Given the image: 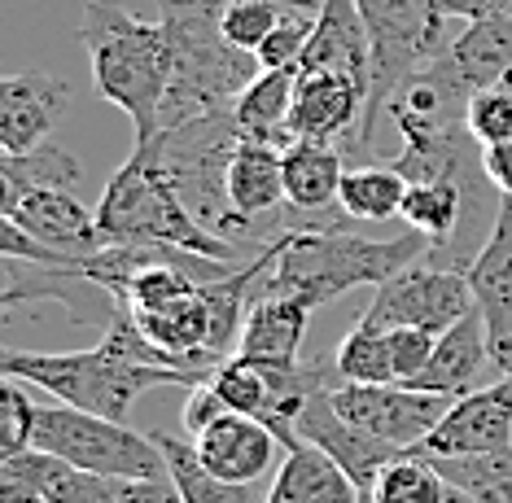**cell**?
Segmentation results:
<instances>
[{
    "label": "cell",
    "instance_id": "obj_6",
    "mask_svg": "<svg viewBox=\"0 0 512 503\" xmlns=\"http://www.w3.org/2000/svg\"><path fill=\"white\" fill-rule=\"evenodd\" d=\"M241 140H246V132H241L237 114H206V119L180 123L171 132H158L154 140H136V145H154L162 171L176 184L184 206L211 232L228 237V232H237L228 202V171Z\"/></svg>",
    "mask_w": 512,
    "mask_h": 503
},
{
    "label": "cell",
    "instance_id": "obj_21",
    "mask_svg": "<svg viewBox=\"0 0 512 503\" xmlns=\"http://www.w3.org/2000/svg\"><path fill=\"white\" fill-rule=\"evenodd\" d=\"M307 320H311L307 302L285 298V294H263L250 307V320H246V329H241L237 355L254 359V364L294 368V364H302L298 350H302V337H307Z\"/></svg>",
    "mask_w": 512,
    "mask_h": 503
},
{
    "label": "cell",
    "instance_id": "obj_33",
    "mask_svg": "<svg viewBox=\"0 0 512 503\" xmlns=\"http://www.w3.org/2000/svg\"><path fill=\"white\" fill-rule=\"evenodd\" d=\"M211 390L219 394V403H224L228 412L254 416V420H263L267 403H272V377H267L259 364L241 359V355H232V359H224V364L215 368Z\"/></svg>",
    "mask_w": 512,
    "mask_h": 503
},
{
    "label": "cell",
    "instance_id": "obj_35",
    "mask_svg": "<svg viewBox=\"0 0 512 503\" xmlns=\"http://www.w3.org/2000/svg\"><path fill=\"white\" fill-rule=\"evenodd\" d=\"M464 132L477 149L491 145H508L512 140V84H495L482 88L469 97V110H464Z\"/></svg>",
    "mask_w": 512,
    "mask_h": 503
},
{
    "label": "cell",
    "instance_id": "obj_8",
    "mask_svg": "<svg viewBox=\"0 0 512 503\" xmlns=\"http://www.w3.org/2000/svg\"><path fill=\"white\" fill-rule=\"evenodd\" d=\"M31 451H44L71 469L97 473V477H123V482H158L167 473L158 442L149 434L119 425L106 416H88L79 407L49 403L36 412V438Z\"/></svg>",
    "mask_w": 512,
    "mask_h": 503
},
{
    "label": "cell",
    "instance_id": "obj_7",
    "mask_svg": "<svg viewBox=\"0 0 512 503\" xmlns=\"http://www.w3.org/2000/svg\"><path fill=\"white\" fill-rule=\"evenodd\" d=\"M359 14L372 44V70H368V110L359 127V145H368L377 123L386 119V105L394 101L407 79L434 57H442V35L447 18L438 14L434 0H359Z\"/></svg>",
    "mask_w": 512,
    "mask_h": 503
},
{
    "label": "cell",
    "instance_id": "obj_5",
    "mask_svg": "<svg viewBox=\"0 0 512 503\" xmlns=\"http://www.w3.org/2000/svg\"><path fill=\"white\" fill-rule=\"evenodd\" d=\"M97 224L106 245H171V250L211 263H237V245L211 232L184 206L154 145H132L127 162L110 175L97 206Z\"/></svg>",
    "mask_w": 512,
    "mask_h": 503
},
{
    "label": "cell",
    "instance_id": "obj_4",
    "mask_svg": "<svg viewBox=\"0 0 512 503\" xmlns=\"http://www.w3.org/2000/svg\"><path fill=\"white\" fill-rule=\"evenodd\" d=\"M0 377H14L22 385H36L53 403L79 407L88 416H106L127 425L132 407L141 394L158 390V385H206L193 372L180 368H154L136 364V359L119 355L114 346L97 342L88 350H14L0 355Z\"/></svg>",
    "mask_w": 512,
    "mask_h": 503
},
{
    "label": "cell",
    "instance_id": "obj_41",
    "mask_svg": "<svg viewBox=\"0 0 512 503\" xmlns=\"http://www.w3.org/2000/svg\"><path fill=\"white\" fill-rule=\"evenodd\" d=\"M442 503H477V499H469V495H464V490H456V486H447V499H442Z\"/></svg>",
    "mask_w": 512,
    "mask_h": 503
},
{
    "label": "cell",
    "instance_id": "obj_11",
    "mask_svg": "<svg viewBox=\"0 0 512 503\" xmlns=\"http://www.w3.org/2000/svg\"><path fill=\"white\" fill-rule=\"evenodd\" d=\"M469 285L499 377H512V197H499L495 224L469 263Z\"/></svg>",
    "mask_w": 512,
    "mask_h": 503
},
{
    "label": "cell",
    "instance_id": "obj_28",
    "mask_svg": "<svg viewBox=\"0 0 512 503\" xmlns=\"http://www.w3.org/2000/svg\"><path fill=\"white\" fill-rule=\"evenodd\" d=\"M412 184L403 180L399 167H351L342 180L337 210L355 224H386L403 215V197Z\"/></svg>",
    "mask_w": 512,
    "mask_h": 503
},
{
    "label": "cell",
    "instance_id": "obj_36",
    "mask_svg": "<svg viewBox=\"0 0 512 503\" xmlns=\"http://www.w3.org/2000/svg\"><path fill=\"white\" fill-rule=\"evenodd\" d=\"M316 18H320V5L289 9L285 22L267 35L263 49H259L263 70H298L302 53H307V44H311V35H316Z\"/></svg>",
    "mask_w": 512,
    "mask_h": 503
},
{
    "label": "cell",
    "instance_id": "obj_32",
    "mask_svg": "<svg viewBox=\"0 0 512 503\" xmlns=\"http://www.w3.org/2000/svg\"><path fill=\"white\" fill-rule=\"evenodd\" d=\"M368 495H372V503H442L447 499V477H442L425 455L407 451L377 473Z\"/></svg>",
    "mask_w": 512,
    "mask_h": 503
},
{
    "label": "cell",
    "instance_id": "obj_31",
    "mask_svg": "<svg viewBox=\"0 0 512 503\" xmlns=\"http://www.w3.org/2000/svg\"><path fill=\"white\" fill-rule=\"evenodd\" d=\"M429 464L447 477V486L464 490L477 503H512V447L491 455H464V460H429Z\"/></svg>",
    "mask_w": 512,
    "mask_h": 503
},
{
    "label": "cell",
    "instance_id": "obj_23",
    "mask_svg": "<svg viewBox=\"0 0 512 503\" xmlns=\"http://www.w3.org/2000/svg\"><path fill=\"white\" fill-rule=\"evenodd\" d=\"M281 171H285V202L307 210V215H324L337 206L342 197V149L329 140H289L281 154Z\"/></svg>",
    "mask_w": 512,
    "mask_h": 503
},
{
    "label": "cell",
    "instance_id": "obj_1",
    "mask_svg": "<svg viewBox=\"0 0 512 503\" xmlns=\"http://www.w3.org/2000/svg\"><path fill=\"white\" fill-rule=\"evenodd\" d=\"M425 245L429 237H421V232H399V237L377 241L355 232L342 210L320 215L316 224L281 232V259L267 272L263 294L298 298L316 311L324 302L351 294V289L386 285L403 267L425 259Z\"/></svg>",
    "mask_w": 512,
    "mask_h": 503
},
{
    "label": "cell",
    "instance_id": "obj_18",
    "mask_svg": "<svg viewBox=\"0 0 512 503\" xmlns=\"http://www.w3.org/2000/svg\"><path fill=\"white\" fill-rule=\"evenodd\" d=\"M491 372H495L491 342H486V324H482V315H477V307H473L456 324V329H447V333L438 337L429 368L412 385H407V390L442 394V399H464V394L491 385V381H486Z\"/></svg>",
    "mask_w": 512,
    "mask_h": 503
},
{
    "label": "cell",
    "instance_id": "obj_29",
    "mask_svg": "<svg viewBox=\"0 0 512 503\" xmlns=\"http://www.w3.org/2000/svg\"><path fill=\"white\" fill-rule=\"evenodd\" d=\"M333 368H337V377L351 385H394L390 329H381L377 320L359 315L333 350Z\"/></svg>",
    "mask_w": 512,
    "mask_h": 503
},
{
    "label": "cell",
    "instance_id": "obj_15",
    "mask_svg": "<svg viewBox=\"0 0 512 503\" xmlns=\"http://www.w3.org/2000/svg\"><path fill=\"white\" fill-rule=\"evenodd\" d=\"M333 385H342V377H329L307 399V407H302V416H298V438L311 442V447H320L329 460L342 464L359 490H372L377 473L386 469L390 460H399L403 451L386 447V442H372V438L359 434L355 425H346L342 412L333 407Z\"/></svg>",
    "mask_w": 512,
    "mask_h": 503
},
{
    "label": "cell",
    "instance_id": "obj_20",
    "mask_svg": "<svg viewBox=\"0 0 512 503\" xmlns=\"http://www.w3.org/2000/svg\"><path fill=\"white\" fill-rule=\"evenodd\" d=\"M364 495L368 490H359L342 464L311 442H298L272 473L263 503H364Z\"/></svg>",
    "mask_w": 512,
    "mask_h": 503
},
{
    "label": "cell",
    "instance_id": "obj_26",
    "mask_svg": "<svg viewBox=\"0 0 512 503\" xmlns=\"http://www.w3.org/2000/svg\"><path fill=\"white\" fill-rule=\"evenodd\" d=\"M149 438L158 442L162 460H167V473L184 503H263L267 499V490H259V486H232L224 477L206 473V464L197 460V447L189 438H176V434H167V429H149Z\"/></svg>",
    "mask_w": 512,
    "mask_h": 503
},
{
    "label": "cell",
    "instance_id": "obj_27",
    "mask_svg": "<svg viewBox=\"0 0 512 503\" xmlns=\"http://www.w3.org/2000/svg\"><path fill=\"white\" fill-rule=\"evenodd\" d=\"M294 92H298V70H263L237 101V123L254 140H272L289 145V114H294Z\"/></svg>",
    "mask_w": 512,
    "mask_h": 503
},
{
    "label": "cell",
    "instance_id": "obj_25",
    "mask_svg": "<svg viewBox=\"0 0 512 503\" xmlns=\"http://www.w3.org/2000/svg\"><path fill=\"white\" fill-rule=\"evenodd\" d=\"M84 184V162L62 145H40L31 154H0V206L18 202L22 193L53 189V193H75Z\"/></svg>",
    "mask_w": 512,
    "mask_h": 503
},
{
    "label": "cell",
    "instance_id": "obj_38",
    "mask_svg": "<svg viewBox=\"0 0 512 503\" xmlns=\"http://www.w3.org/2000/svg\"><path fill=\"white\" fill-rule=\"evenodd\" d=\"M438 337L421 329H390V364H394V385H412L434 359Z\"/></svg>",
    "mask_w": 512,
    "mask_h": 503
},
{
    "label": "cell",
    "instance_id": "obj_14",
    "mask_svg": "<svg viewBox=\"0 0 512 503\" xmlns=\"http://www.w3.org/2000/svg\"><path fill=\"white\" fill-rule=\"evenodd\" d=\"M364 110H368V88L359 79L329 75V70L298 75L289 140H329V145H337V140L355 136V145H359Z\"/></svg>",
    "mask_w": 512,
    "mask_h": 503
},
{
    "label": "cell",
    "instance_id": "obj_13",
    "mask_svg": "<svg viewBox=\"0 0 512 503\" xmlns=\"http://www.w3.org/2000/svg\"><path fill=\"white\" fill-rule=\"evenodd\" d=\"M71 114V84L49 70H18L0 79V149L31 154L49 145Z\"/></svg>",
    "mask_w": 512,
    "mask_h": 503
},
{
    "label": "cell",
    "instance_id": "obj_42",
    "mask_svg": "<svg viewBox=\"0 0 512 503\" xmlns=\"http://www.w3.org/2000/svg\"><path fill=\"white\" fill-rule=\"evenodd\" d=\"M364 503H372V495H364Z\"/></svg>",
    "mask_w": 512,
    "mask_h": 503
},
{
    "label": "cell",
    "instance_id": "obj_19",
    "mask_svg": "<svg viewBox=\"0 0 512 503\" xmlns=\"http://www.w3.org/2000/svg\"><path fill=\"white\" fill-rule=\"evenodd\" d=\"M311 70H329V75H351L368 88V70H372V44L368 27L359 14V0H320V18L316 35H311L307 53L298 62V75Z\"/></svg>",
    "mask_w": 512,
    "mask_h": 503
},
{
    "label": "cell",
    "instance_id": "obj_22",
    "mask_svg": "<svg viewBox=\"0 0 512 503\" xmlns=\"http://www.w3.org/2000/svg\"><path fill=\"white\" fill-rule=\"evenodd\" d=\"M281 154H285V145H272V140H254V136L241 140L232 171H228V202H232L237 228H250L259 215L285 202Z\"/></svg>",
    "mask_w": 512,
    "mask_h": 503
},
{
    "label": "cell",
    "instance_id": "obj_40",
    "mask_svg": "<svg viewBox=\"0 0 512 503\" xmlns=\"http://www.w3.org/2000/svg\"><path fill=\"white\" fill-rule=\"evenodd\" d=\"M477 167H482L486 184H495V189H499V197H512V140H508V145L482 149Z\"/></svg>",
    "mask_w": 512,
    "mask_h": 503
},
{
    "label": "cell",
    "instance_id": "obj_24",
    "mask_svg": "<svg viewBox=\"0 0 512 503\" xmlns=\"http://www.w3.org/2000/svg\"><path fill=\"white\" fill-rule=\"evenodd\" d=\"M447 57L456 66V75L469 84V92L512 84V9L464 27L447 44Z\"/></svg>",
    "mask_w": 512,
    "mask_h": 503
},
{
    "label": "cell",
    "instance_id": "obj_30",
    "mask_svg": "<svg viewBox=\"0 0 512 503\" xmlns=\"http://www.w3.org/2000/svg\"><path fill=\"white\" fill-rule=\"evenodd\" d=\"M469 197V180H429L412 184L403 197V224L412 232L429 237V245H442L451 232L460 228V210Z\"/></svg>",
    "mask_w": 512,
    "mask_h": 503
},
{
    "label": "cell",
    "instance_id": "obj_39",
    "mask_svg": "<svg viewBox=\"0 0 512 503\" xmlns=\"http://www.w3.org/2000/svg\"><path fill=\"white\" fill-rule=\"evenodd\" d=\"M224 416H228V407L219 403V394L211 390V381H206V385H193V390H189L180 420H184V434H189V438H202L206 429H211L215 420H224Z\"/></svg>",
    "mask_w": 512,
    "mask_h": 503
},
{
    "label": "cell",
    "instance_id": "obj_3",
    "mask_svg": "<svg viewBox=\"0 0 512 503\" xmlns=\"http://www.w3.org/2000/svg\"><path fill=\"white\" fill-rule=\"evenodd\" d=\"M158 22L171 35L176 75L162 105V132L206 114H232L254 79L259 53H246L224 35V0H154Z\"/></svg>",
    "mask_w": 512,
    "mask_h": 503
},
{
    "label": "cell",
    "instance_id": "obj_10",
    "mask_svg": "<svg viewBox=\"0 0 512 503\" xmlns=\"http://www.w3.org/2000/svg\"><path fill=\"white\" fill-rule=\"evenodd\" d=\"M456 399L442 394H421L407 385H333V407L342 412L346 425H355L364 438L386 442L394 451H421L438 420Z\"/></svg>",
    "mask_w": 512,
    "mask_h": 503
},
{
    "label": "cell",
    "instance_id": "obj_17",
    "mask_svg": "<svg viewBox=\"0 0 512 503\" xmlns=\"http://www.w3.org/2000/svg\"><path fill=\"white\" fill-rule=\"evenodd\" d=\"M0 219H14L22 232H31L40 245L66 254V259H84V254L106 250L97 210H88L75 193H53V189L22 193L18 202L0 206Z\"/></svg>",
    "mask_w": 512,
    "mask_h": 503
},
{
    "label": "cell",
    "instance_id": "obj_16",
    "mask_svg": "<svg viewBox=\"0 0 512 503\" xmlns=\"http://www.w3.org/2000/svg\"><path fill=\"white\" fill-rule=\"evenodd\" d=\"M197 460L206 464V473L224 477L232 486H259L263 477H272L285 460L281 447L285 442L254 416H237L228 412L224 420H215L202 438H193Z\"/></svg>",
    "mask_w": 512,
    "mask_h": 503
},
{
    "label": "cell",
    "instance_id": "obj_9",
    "mask_svg": "<svg viewBox=\"0 0 512 503\" xmlns=\"http://www.w3.org/2000/svg\"><path fill=\"white\" fill-rule=\"evenodd\" d=\"M477 307L469 267H438V263H412L399 276H390L386 285H377V294L364 307L368 320H377L381 329H421L442 337L456 329Z\"/></svg>",
    "mask_w": 512,
    "mask_h": 503
},
{
    "label": "cell",
    "instance_id": "obj_12",
    "mask_svg": "<svg viewBox=\"0 0 512 503\" xmlns=\"http://www.w3.org/2000/svg\"><path fill=\"white\" fill-rule=\"evenodd\" d=\"M512 447V377H495L482 390L464 394L447 407L421 455L429 460H464Z\"/></svg>",
    "mask_w": 512,
    "mask_h": 503
},
{
    "label": "cell",
    "instance_id": "obj_34",
    "mask_svg": "<svg viewBox=\"0 0 512 503\" xmlns=\"http://www.w3.org/2000/svg\"><path fill=\"white\" fill-rule=\"evenodd\" d=\"M298 5H320V0H224V35L237 49L259 53L267 35Z\"/></svg>",
    "mask_w": 512,
    "mask_h": 503
},
{
    "label": "cell",
    "instance_id": "obj_2",
    "mask_svg": "<svg viewBox=\"0 0 512 503\" xmlns=\"http://www.w3.org/2000/svg\"><path fill=\"white\" fill-rule=\"evenodd\" d=\"M75 35L88 49L97 97L119 105L132 119L136 140H154L162 132V105H167L171 75H176L167 27L141 22L119 0H92Z\"/></svg>",
    "mask_w": 512,
    "mask_h": 503
},
{
    "label": "cell",
    "instance_id": "obj_37",
    "mask_svg": "<svg viewBox=\"0 0 512 503\" xmlns=\"http://www.w3.org/2000/svg\"><path fill=\"white\" fill-rule=\"evenodd\" d=\"M36 399L22 390V381L5 377L0 381V460H14V455L31 451L36 438Z\"/></svg>",
    "mask_w": 512,
    "mask_h": 503
}]
</instances>
